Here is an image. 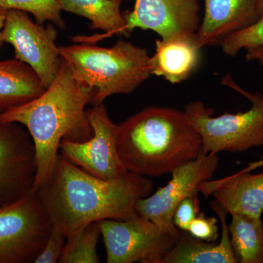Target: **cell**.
<instances>
[{
    "label": "cell",
    "mask_w": 263,
    "mask_h": 263,
    "mask_svg": "<svg viewBox=\"0 0 263 263\" xmlns=\"http://www.w3.org/2000/svg\"><path fill=\"white\" fill-rule=\"evenodd\" d=\"M0 8L31 13L41 25L48 21L60 28L65 27L60 0H0Z\"/></svg>",
    "instance_id": "21"
},
{
    "label": "cell",
    "mask_w": 263,
    "mask_h": 263,
    "mask_svg": "<svg viewBox=\"0 0 263 263\" xmlns=\"http://www.w3.org/2000/svg\"><path fill=\"white\" fill-rule=\"evenodd\" d=\"M187 232L198 239L216 242L219 236L217 219L207 217L204 213H199L189 227Z\"/></svg>",
    "instance_id": "25"
},
{
    "label": "cell",
    "mask_w": 263,
    "mask_h": 263,
    "mask_svg": "<svg viewBox=\"0 0 263 263\" xmlns=\"http://www.w3.org/2000/svg\"><path fill=\"white\" fill-rule=\"evenodd\" d=\"M210 206L217 214L222 227L219 243L198 239L187 231H181L177 243L166 255L162 263H237L230 241L227 213L217 202Z\"/></svg>",
    "instance_id": "16"
},
{
    "label": "cell",
    "mask_w": 263,
    "mask_h": 263,
    "mask_svg": "<svg viewBox=\"0 0 263 263\" xmlns=\"http://www.w3.org/2000/svg\"><path fill=\"white\" fill-rule=\"evenodd\" d=\"M205 11L197 32L199 46H220L232 34L259 18L255 0H204Z\"/></svg>",
    "instance_id": "13"
},
{
    "label": "cell",
    "mask_w": 263,
    "mask_h": 263,
    "mask_svg": "<svg viewBox=\"0 0 263 263\" xmlns=\"http://www.w3.org/2000/svg\"><path fill=\"white\" fill-rule=\"evenodd\" d=\"M197 190L206 197L213 195L227 214L262 216L263 172L235 173L222 179L203 181Z\"/></svg>",
    "instance_id": "14"
},
{
    "label": "cell",
    "mask_w": 263,
    "mask_h": 263,
    "mask_svg": "<svg viewBox=\"0 0 263 263\" xmlns=\"http://www.w3.org/2000/svg\"><path fill=\"white\" fill-rule=\"evenodd\" d=\"M51 218L33 191L0 209V263H31L46 245Z\"/></svg>",
    "instance_id": "6"
},
{
    "label": "cell",
    "mask_w": 263,
    "mask_h": 263,
    "mask_svg": "<svg viewBox=\"0 0 263 263\" xmlns=\"http://www.w3.org/2000/svg\"><path fill=\"white\" fill-rule=\"evenodd\" d=\"M98 223L108 263H162L181 232L163 231L140 216L129 220L104 219Z\"/></svg>",
    "instance_id": "7"
},
{
    "label": "cell",
    "mask_w": 263,
    "mask_h": 263,
    "mask_svg": "<svg viewBox=\"0 0 263 263\" xmlns=\"http://www.w3.org/2000/svg\"><path fill=\"white\" fill-rule=\"evenodd\" d=\"M117 149L128 171L159 177L196 159L202 141L184 111L152 106L119 124Z\"/></svg>",
    "instance_id": "3"
},
{
    "label": "cell",
    "mask_w": 263,
    "mask_h": 263,
    "mask_svg": "<svg viewBox=\"0 0 263 263\" xmlns=\"http://www.w3.org/2000/svg\"><path fill=\"white\" fill-rule=\"evenodd\" d=\"M86 114L93 129L92 137L83 143L62 140L60 154L99 179L122 177L128 171L118 152L119 125L110 120L103 104L86 110Z\"/></svg>",
    "instance_id": "9"
},
{
    "label": "cell",
    "mask_w": 263,
    "mask_h": 263,
    "mask_svg": "<svg viewBox=\"0 0 263 263\" xmlns=\"http://www.w3.org/2000/svg\"><path fill=\"white\" fill-rule=\"evenodd\" d=\"M231 216L228 231L237 262L263 263V221L261 217L242 214Z\"/></svg>",
    "instance_id": "19"
},
{
    "label": "cell",
    "mask_w": 263,
    "mask_h": 263,
    "mask_svg": "<svg viewBox=\"0 0 263 263\" xmlns=\"http://www.w3.org/2000/svg\"><path fill=\"white\" fill-rule=\"evenodd\" d=\"M8 10L4 8H0V47L3 46L4 41H3V36H2V31H3V27H4L5 18H6Z\"/></svg>",
    "instance_id": "28"
},
{
    "label": "cell",
    "mask_w": 263,
    "mask_h": 263,
    "mask_svg": "<svg viewBox=\"0 0 263 263\" xmlns=\"http://www.w3.org/2000/svg\"><path fill=\"white\" fill-rule=\"evenodd\" d=\"M196 35L157 39L155 54L150 59L152 75L162 77L172 84L190 79L199 67L201 57Z\"/></svg>",
    "instance_id": "15"
},
{
    "label": "cell",
    "mask_w": 263,
    "mask_h": 263,
    "mask_svg": "<svg viewBox=\"0 0 263 263\" xmlns=\"http://www.w3.org/2000/svg\"><path fill=\"white\" fill-rule=\"evenodd\" d=\"M219 162L217 155L201 152L195 160L181 164L171 173L172 179L166 186L136 202L137 214L163 231L179 233L181 230L174 224L176 208L200 183L212 179Z\"/></svg>",
    "instance_id": "10"
},
{
    "label": "cell",
    "mask_w": 263,
    "mask_h": 263,
    "mask_svg": "<svg viewBox=\"0 0 263 263\" xmlns=\"http://www.w3.org/2000/svg\"><path fill=\"white\" fill-rule=\"evenodd\" d=\"M37 162L29 132L18 123L0 122V209L34 191Z\"/></svg>",
    "instance_id": "11"
},
{
    "label": "cell",
    "mask_w": 263,
    "mask_h": 263,
    "mask_svg": "<svg viewBox=\"0 0 263 263\" xmlns=\"http://www.w3.org/2000/svg\"><path fill=\"white\" fill-rule=\"evenodd\" d=\"M200 12V0H135L134 9L123 15L128 36L141 29L167 38L197 34Z\"/></svg>",
    "instance_id": "12"
},
{
    "label": "cell",
    "mask_w": 263,
    "mask_h": 263,
    "mask_svg": "<svg viewBox=\"0 0 263 263\" xmlns=\"http://www.w3.org/2000/svg\"><path fill=\"white\" fill-rule=\"evenodd\" d=\"M221 84L250 100L249 110L226 113L214 117V109L201 101H194L185 107L184 113L196 129L202 141V153H241L254 147L263 146V95L245 91L227 75Z\"/></svg>",
    "instance_id": "5"
},
{
    "label": "cell",
    "mask_w": 263,
    "mask_h": 263,
    "mask_svg": "<svg viewBox=\"0 0 263 263\" xmlns=\"http://www.w3.org/2000/svg\"><path fill=\"white\" fill-rule=\"evenodd\" d=\"M67 237L56 227L52 226L51 233L41 253L34 260L35 263H55L59 262Z\"/></svg>",
    "instance_id": "24"
},
{
    "label": "cell",
    "mask_w": 263,
    "mask_h": 263,
    "mask_svg": "<svg viewBox=\"0 0 263 263\" xmlns=\"http://www.w3.org/2000/svg\"><path fill=\"white\" fill-rule=\"evenodd\" d=\"M122 0H60L62 10L89 19L91 29H100L105 34L128 36L126 21L121 12Z\"/></svg>",
    "instance_id": "18"
},
{
    "label": "cell",
    "mask_w": 263,
    "mask_h": 263,
    "mask_svg": "<svg viewBox=\"0 0 263 263\" xmlns=\"http://www.w3.org/2000/svg\"><path fill=\"white\" fill-rule=\"evenodd\" d=\"M57 30L33 22L26 12L8 10L2 31L4 43L13 46L15 59L28 65L45 88L56 79L62 64L57 46Z\"/></svg>",
    "instance_id": "8"
},
{
    "label": "cell",
    "mask_w": 263,
    "mask_h": 263,
    "mask_svg": "<svg viewBox=\"0 0 263 263\" xmlns=\"http://www.w3.org/2000/svg\"><path fill=\"white\" fill-rule=\"evenodd\" d=\"M39 76L27 64L0 61V114L27 103L44 92Z\"/></svg>",
    "instance_id": "17"
},
{
    "label": "cell",
    "mask_w": 263,
    "mask_h": 263,
    "mask_svg": "<svg viewBox=\"0 0 263 263\" xmlns=\"http://www.w3.org/2000/svg\"><path fill=\"white\" fill-rule=\"evenodd\" d=\"M198 190H195L180 202L174 215V226L181 231H187L192 221L200 213Z\"/></svg>",
    "instance_id": "23"
},
{
    "label": "cell",
    "mask_w": 263,
    "mask_h": 263,
    "mask_svg": "<svg viewBox=\"0 0 263 263\" xmlns=\"http://www.w3.org/2000/svg\"><path fill=\"white\" fill-rule=\"evenodd\" d=\"M92 98L93 91L74 79L62 60L56 79L44 92L0 114V122L18 123L32 138L37 162L34 191L51 176L62 140L83 143L92 137L85 110Z\"/></svg>",
    "instance_id": "2"
},
{
    "label": "cell",
    "mask_w": 263,
    "mask_h": 263,
    "mask_svg": "<svg viewBox=\"0 0 263 263\" xmlns=\"http://www.w3.org/2000/svg\"><path fill=\"white\" fill-rule=\"evenodd\" d=\"M263 45V15L252 25L232 34L221 43L223 53L234 57L243 49Z\"/></svg>",
    "instance_id": "22"
},
{
    "label": "cell",
    "mask_w": 263,
    "mask_h": 263,
    "mask_svg": "<svg viewBox=\"0 0 263 263\" xmlns=\"http://www.w3.org/2000/svg\"><path fill=\"white\" fill-rule=\"evenodd\" d=\"M101 235L98 221L76 230L67 237L59 262L99 263L97 247Z\"/></svg>",
    "instance_id": "20"
},
{
    "label": "cell",
    "mask_w": 263,
    "mask_h": 263,
    "mask_svg": "<svg viewBox=\"0 0 263 263\" xmlns=\"http://www.w3.org/2000/svg\"><path fill=\"white\" fill-rule=\"evenodd\" d=\"M256 7H257V13L259 17H262L263 15V0H255Z\"/></svg>",
    "instance_id": "29"
},
{
    "label": "cell",
    "mask_w": 263,
    "mask_h": 263,
    "mask_svg": "<svg viewBox=\"0 0 263 263\" xmlns=\"http://www.w3.org/2000/svg\"><path fill=\"white\" fill-rule=\"evenodd\" d=\"M153 189L152 179L129 171L117 179H99L59 154L51 176L34 192L52 226L67 237L95 221L136 219V202Z\"/></svg>",
    "instance_id": "1"
},
{
    "label": "cell",
    "mask_w": 263,
    "mask_h": 263,
    "mask_svg": "<svg viewBox=\"0 0 263 263\" xmlns=\"http://www.w3.org/2000/svg\"><path fill=\"white\" fill-rule=\"evenodd\" d=\"M263 167V156L261 160L256 161V162H249L247 164V167L245 169L239 171L240 173H251L254 170L259 168V167Z\"/></svg>",
    "instance_id": "27"
},
{
    "label": "cell",
    "mask_w": 263,
    "mask_h": 263,
    "mask_svg": "<svg viewBox=\"0 0 263 263\" xmlns=\"http://www.w3.org/2000/svg\"><path fill=\"white\" fill-rule=\"evenodd\" d=\"M246 60L247 62L256 61L263 67V45L246 49Z\"/></svg>",
    "instance_id": "26"
},
{
    "label": "cell",
    "mask_w": 263,
    "mask_h": 263,
    "mask_svg": "<svg viewBox=\"0 0 263 263\" xmlns=\"http://www.w3.org/2000/svg\"><path fill=\"white\" fill-rule=\"evenodd\" d=\"M59 50L74 79L93 91V106L112 95L130 94L152 76L146 48L128 41L110 48L75 44Z\"/></svg>",
    "instance_id": "4"
}]
</instances>
